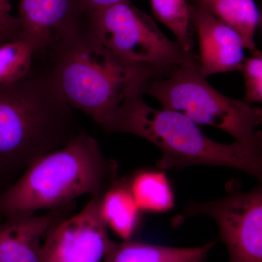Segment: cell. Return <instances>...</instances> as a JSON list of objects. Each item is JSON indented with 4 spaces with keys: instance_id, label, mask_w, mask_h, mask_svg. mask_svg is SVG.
I'll return each mask as SVG.
<instances>
[{
    "instance_id": "obj_1",
    "label": "cell",
    "mask_w": 262,
    "mask_h": 262,
    "mask_svg": "<svg viewBox=\"0 0 262 262\" xmlns=\"http://www.w3.org/2000/svg\"><path fill=\"white\" fill-rule=\"evenodd\" d=\"M45 53L50 64L43 72L71 107L89 115L102 129L130 94L153 80L105 47L82 16Z\"/></svg>"
},
{
    "instance_id": "obj_2",
    "label": "cell",
    "mask_w": 262,
    "mask_h": 262,
    "mask_svg": "<svg viewBox=\"0 0 262 262\" xmlns=\"http://www.w3.org/2000/svg\"><path fill=\"white\" fill-rule=\"evenodd\" d=\"M46 73L0 84V177L15 175L82 131Z\"/></svg>"
},
{
    "instance_id": "obj_3",
    "label": "cell",
    "mask_w": 262,
    "mask_h": 262,
    "mask_svg": "<svg viewBox=\"0 0 262 262\" xmlns=\"http://www.w3.org/2000/svg\"><path fill=\"white\" fill-rule=\"evenodd\" d=\"M118 178L117 163L106 159L98 141L82 130L0 193V213L6 218L33 214L63 208L84 194L100 198Z\"/></svg>"
},
{
    "instance_id": "obj_4",
    "label": "cell",
    "mask_w": 262,
    "mask_h": 262,
    "mask_svg": "<svg viewBox=\"0 0 262 262\" xmlns=\"http://www.w3.org/2000/svg\"><path fill=\"white\" fill-rule=\"evenodd\" d=\"M144 89L134 91L103 129L107 134H129L143 138L162 151L157 163L162 170L193 165L237 169L262 181V154L237 142L212 140L187 115L151 107L143 98Z\"/></svg>"
},
{
    "instance_id": "obj_5",
    "label": "cell",
    "mask_w": 262,
    "mask_h": 262,
    "mask_svg": "<svg viewBox=\"0 0 262 262\" xmlns=\"http://www.w3.org/2000/svg\"><path fill=\"white\" fill-rule=\"evenodd\" d=\"M206 78L192 52L168 78L148 82L144 94L157 98L163 108L184 114L198 125L225 131L235 142L262 154V134L258 129L261 108L222 94Z\"/></svg>"
},
{
    "instance_id": "obj_6",
    "label": "cell",
    "mask_w": 262,
    "mask_h": 262,
    "mask_svg": "<svg viewBox=\"0 0 262 262\" xmlns=\"http://www.w3.org/2000/svg\"><path fill=\"white\" fill-rule=\"evenodd\" d=\"M82 17L105 47L146 72L153 80L173 75L189 53L167 37L151 17L129 0L82 13Z\"/></svg>"
},
{
    "instance_id": "obj_7",
    "label": "cell",
    "mask_w": 262,
    "mask_h": 262,
    "mask_svg": "<svg viewBox=\"0 0 262 262\" xmlns=\"http://www.w3.org/2000/svg\"><path fill=\"white\" fill-rule=\"evenodd\" d=\"M227 188V194L220 199L188 205L173 223L180 225L193 215H208L218 225L229 262H262L261 185L249 192H241L232 183Z\"/></svg>"
},
{
    "instance_id": "obj_8",
    "label": "cell",
    "mask_w": 262,
    "mask_h": 262,
    "mask_svg": "<svg viewBox=\"0 0 262 262\" xmlns=\"http://www.w3.org/2000/svg\"><path fill=\"white\" fill-rule=\"evenodd\" d=\"M100 198H92L80 213L48 230L41 262H100L104 258L113 242L100 213Z\"/></svg>"
},
{
    "instance_id": "obj_9",
    "label": "cell",
    "mask_w": 262,
    "mask_h": 262,
    "mask_svg": "<svg viewBox=\"0 0 262 262\" xmlns=\"http://www.w3.org/2000/svg\"><path fill=\"white\" fill-rule=\"evenodd\" d=\"M188 5L191 26L198 34V66L203 76L241 71L245 47L239 34L208 12Z\"/></svg>"
},
{
    "instance_id": "obj_10",
    "label": "cell",
    "mask_w": 262,
    "mask_h": 262,
    "mask_svg": "<svg viewBox=\"0 0 262 262\" xmlns=\"http://www.w3.org/2000/svg\"><path fill=\"white\" fill-rule=\"evenodd\" d=\"M77 0H20L21 37L37 46L38 54L80 23Z\"/></svg>"
},
{
    "instance_id": "obj_11",
    "label": "cell",
    "mask_w": 262,
    "mask_h": 262,
    "mask_svg": "<svg viewBox=\"0 0 262 262\" xmlns=\"http://www.w3.org/2000/svg\"><path fill=\"white\" fill-rule=\"evenodd\" d=\"M67 206L42 215H18L0 224V262H41V239L66 219Z\"/></svg>"
},
{
    "instance_id": "obj_12",
    "label": "cell",
    "mask_w": 262,
    "mask_h": 262,
    "mask_svg": "<svg viewBox=\"0 0 262 262\" xmlns=\"http://www.w3.org/2000/svg\"><path fill=\"white\" fill-rule=\"evenodd\" d=\"M216 241L196 248H177L125 241L113 243L103 262H203Z\"/></svg>"
},
{
    "instance_id": "obj_13",
    "label": "cell",
    "mask_w": 262,
    "mask_h": 262,
    "mask_svg": "<svg viewBox=\"0 0 262 262\" xmlns=\"http://www.w3.org/2000/svg\"><path fill=\"white\" fill-rule=\"evenodd\" d=\"M187 3L235 31L246 49L251 52L257 49L255 34L261 24V14L254 0H187Z\"/></svg>"
},
{
    "instance_id": "obj_14",
    "label": "cell",
    "mask_w": 262,
    "mask_h": 262,
    "mask_svg": "<svg viewBox=\"0 0 262 262\" xmlns=\"http://www.w3.org/2000/svg\"><path fill=\"white\" fill-rule=\"evenodd\" d=\"M99 210L107 227L129 241L140 223V213L126 181L115 180L100 198Z\"/></svg>"
},
{
    "instance_id": "obj_15",
    "label": "cell",
    "mask_w": 262,
    "mask_h": 262,
    "mask_svg": "<svg viewBox=\"0 0 262 262\" xmlns=\"http://www.w3.org/2000/svg\"><path fill=\"white\" fill-rule=\"evenodd\" d=\"M129 189L141 211L163 213L174 206V195L166 174L154 170H143L133 176Z\"/></svg>"
},
{
    "instance_id": "obj_16",
    "label": "cell",
    "mask_w": 262,
    "mask_h": 262,
    "mask_svg": "<svg viewBox=\"0 0 262 262\" xmlns=\"http://www.w3.org/2000/svg\"><path fill=\"white\" fill-rule=\"evenodd\" d=\"M37 46L26 38L0 45V84L18 82L32 73Z\"/></svg>"
},
{
    "instance_id": "obj_17",
    "label": "cell",
    "mask_w": 262,
    "mask_h": 262,
    "mask_svg": "<svg viewBox=\"0 0 262 262\" xmlns=\"http://www.w3.org/2000/svg\"><path fill=\"white\" fill-rule=\"evenodd\" d=\"M156 18L177 37V42L187 53L194 46L187 0H151Z\"/></svg>"
},
{
    "instance_id": "obj_18",
    "label": "cell",
    "mask_w": 262,
    "mask_h": 262,
    "mask_svg": "<svg viewBox=\"0 0 262 262\" xmlns=\"http://www.w3.org/2000/svg\"><path fill=\"white\" fill-rule=\"evenodd\" d=\"M241 72L244 75L246 94L243 101L248 105L262 102V53L256 49L245 58Z\"/></svg>"
},
{
    "instance_id": "obj_19",
    "label": "cell",
    "mask_w": 262,
    "mask_h": 262,
    "mask_svg": "<svg viewBox=\"0 0 262 262\" xmlns=\"http://www.w3.org/2000/svg\"><path fill=\"white\" fill-rule=\"evenodd\" d=\"M121 1L123 0H77L79 9L82 13L104 9Z\"/></svg>"
},
{
    "instance_id": "obj_20",
    "label": "cell",
    "mask_w": 262,
    "mask_h": 262,
    "mask_svg": "<svg viewBox=\"0 0 262 262\" xmlns=\"http://www.w3.org/2000/svg\"><path fill=\"white\" fill-rule=\"evenodd\" d=\"M3 44V42H2L1 38H0V45Z\"/></svg>"
}]
</instances>
